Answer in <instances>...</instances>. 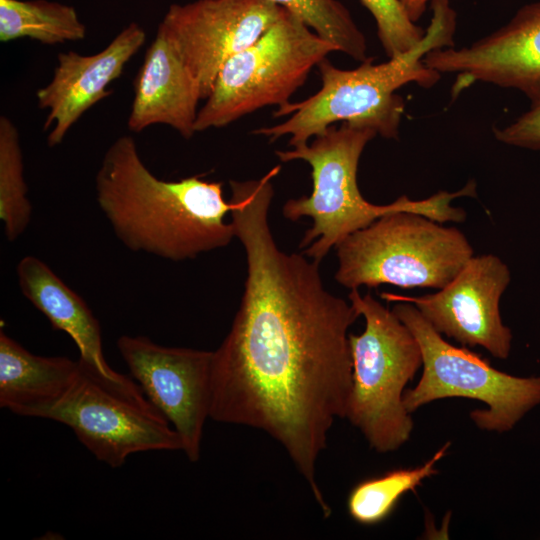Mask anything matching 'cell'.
<instances>
[{
    "instance_id": "12",
    "label": "cell",
    "mask_w": 540,
    "mask_h": 540,
    "mask_svg": "<svg viewBox=\"0 0 540 540\" xmlns=\"http://www.w3.org/2000/svg\"><path fill=\"white\" fill-rule=\"evenodd\" d=\"M510 281L508 266L498 256L484 254L471 257L437 293L419 297L382 293V297L409 302L441 335L506 359L513 336L502 322L499 302Z\"/></svg>"
},
{
    "instance_id": "21",
    "label": "cell",
    "mask_w": 540,
    "mask_h": 540,
    "mask_svg": "<svg viewBox=\"0 0 540 540\" xmlns=\"http://www.w3.org/2000/svg\"><path fill=\"white\" fill-rule=\"evenodd\" d=\"M301 19L316 34L334 45L338 52L363 62L367 42L349 10L338 0H267Z\"/></svg>"
},
{
    "instance_id": "9",
    "label": "cell",
    "mask_w": 540,
    "mask_h": 540,
    "mask_svg": "<svg viewBox=\"0 0 540 540\" xmlns=\"http://www.w3.org/2000/svg\"><path fill=\"white\" fill-rule=\"evenodd\" d=\"M79 363L74 384L46 419L68 426L97 460L112 468L135 453L182 450L175 429L135 380L110 378Z\"/></svg>"
},
{
    "instance_id": "14",
    "label": "cell",
    "mask_w": 540,
    "mask_h": 540,
    "mask_svg": "<svg viewBox=\"0 0 540 540\" xmlns=\"http://www.w3.org/2000/svg\"><path fill=\"white\" fill-rule=\"evenodd\" d=\"M145 41V30L131 22L93 55L75 51L57 55L52 79L36 92L38 107L48 110L43 130L51 128L47 136L50 147L61 144L82 115L112 93L107 86L121 76Z\"/></svg>"
},
{
    "instance_id": "22",
    "label": "cell",
    "mask_w": 540,
    "mask_h": 540,
    "mask_svg": "<svg viewBox=\"0 0 540 540\" xmlns=\"http://www.w3.org/2000/svg\"><path fill=\"white\" fill-rule=\"evenodd\" d=\"M375 19L381 45L389 58L398 56L424 37L425 31L406 14L399 0H360Z\"/></svg>"
},
{
    "instance_id": "8",
    "label": "cell",
    "mask_w": 540,
    "mask_h": 540,
    "mask_svg": "<svg viewBox=\"0 0 540 540\" xmlns=\"http://www.w3.org/2000/svg\"><path fill=\"white\" fill-rule=\"evenodd\" d=\"M396 302L392 311L410 329L422 352V376L403 395L409 413L438 399L469 398L488 407L471 412L474 423L503 433L540 404V375L519 377L495 369L467 348L444 340L413 304Z\"/></svg>"
},
{
    "instance_id": "2",
    "label": "cell",
    "mask_w": 540,
    "mask_h": 540,
    "mask_svg": "<svg viewBox=\"0 0 540 540\" xmlns=\"http://www.w3.org/2000/svg\"><path fill=\"white\" fill-rule=\"evenodd\" d=\"M95 191L116 237L134 252L178 262L226 247L235 237L232 222L225 221L232 204L224 198L222 182L157 178L129 135L106 150Z\"/></svg>"
},
{
    "instance_id": "17",
    "label": "cell",
    "mask_w": 540,
    "mask_h": 540,
    "mask_svg": "<svg viewBox=\"0 0 540 540\" xmlns=\"http://www.w3.org/2000/svg\"><path fill=\"white\" fill-rule=\"evenodd\" d=\"M79 368V359L33 354L1 329L0 407L46 419L74 384Z\"/></svg>"
},
{
    "instance_id": "18",
    "label": "cell",
    "mask_w": 540,
    "mask_h": 540,
    "mask_svg": "<svg viewBox=\"0 0 540 540\" xmlns=\"http://www.w3.org/2000/svg\"><path fill=\"white\" fill-rule=\"evenodd\" d=\"M86 26L71 5L48 0H0V41L21 38L45 45L80 41Z\"/></svg>"
},
{
    "instance_id": "11",
    "label": "cell",
    "mask_w": 540,
    "mask_h": 540,
    "mask_svg": "<svg viewBox=\"0 0 540 540\" xmlns=\"http://www.w3.org/2000/svg\"><path fill=\"white\" fill-rule=\"evenodd\" d=\"M284 10L267 0H196L170 5L159 27L206 99L225 62L265 34Z\"/></svg>"
},
{
    "instance_id": "23",
    "label": "cell",
    "mask_w": 540,
    "mask_h": 540,
    "mask_svg": "<svg viewBox=\"0 0 540 540\" xmlns=\"http://www.w3.org/2000/svg\"><path fill=\"white\" fill-rule=\"evenodd\" d=\"M495 138L507 145L540 151V100L510 124L493 129Z\"/></svg>"
},
{
    "instance_id": "20",
    "label": "cell",
    "mask_w": 540,
    "mask_h": 540,
    "mask_svg": "<svg viewBox=\"0 0 540 540\" xmlns=\"http://www.w3.org/2000/svg\"><path fill=\"white\" fill-rule=\"evenodd\" d=\"M23 153L16 125L0 117V219L9 241H15L30 224L32 205L27 196Z\"/></svg>"
},
{
    "instance_id": "24",
    "label": "cell",
    "mask_w": 540,
    "mask_h": 540,
    "mask_svg": "<svg viewBox=\"0 0 540 540\" xmlns=\"http://www.w3.org/2000/svg\"><path fill=\"white\" fill-rule=\"evenodd\" d=\"M408 17L416 22L425 13L430 0H399Z\"/></svg>"
},
{
    "instance_id": "4",
    "label": "cell",
    "mask_w": 540,
    "mask_h": 540,
    "mask_svg": "<svg viewBox=\"0 0 540 540\" xmlns=\"http://www.w3.org/2000/svg\"><path fill=\"white\" fill-rule=\"evenodd\" d=\"M376 135L370 128L343 122L338 128L330 126L310 144L276 152L282 162L303 160L311 166V195L289 199L282 211L293 222L302 217L312 218L313 225L299 247L315 262L320 263L332 247L350 234L389 213L414 212L440 223H460L466 219V212L453 207L451 202L462 196H475L474 181L457 192L440 191L422 200L403 195L386 205L368 202L359 190L357 170L365 146Z\"/></svg>"
},
{
    "instance_id": "15",
    "label": "cell",
    "mask_w": 540,
    "mask_h": 540,
    "mask_svg": "<svg viewBox=\"0 0 540 540\" xmlns=\"http://www.w3.org/2000/svg\"><path fill=\"white\" fill-rule=\"evenodd\" d=\"M200 86L165 31L158 26L134 82L128 128L139 133L162 124L190 139L202 100Z\"/></svg>"
},
{
    "instance_id": "1",
    "label": "cell",
    "mask_w": 540,
    "mask_h": 540,
    "mask_svg": "<svg viewBox=\"0 0 540 540\" xmlns=\"http://www.w3.org/2000/svg\"><path fill=\"white\" fill-rule=\"evenodd\" d=\"M275 176L230 181L247 277L230 331L213 351L210 418L279 442L328 517L316 464L334 421L346 417L348 330L360 315L324 287L318 262L277 246L268 220Z\"/></svg>"
},
{
    "instance_id": "10",
    "label": "cell",
    "mask_w": 540,
    "mask_h": 540,
    "mask_svg": "<svg viewBox=\"0 0 540 540\" xmlns=\"http://www.w3.org/2000/svg\"><path fill=\"white\" fill-rule=\"evenodd\" d=\"M117 348L132 378L179 435L182 451L197 462L210 418L213 351L166 347L129 335L117 340Z\"/></svg>"
},
{
    "instance_id": "16",
    "label": "cell",
    "mask_w": 540,
    "mask_h": 540,
    "mask_svg": "<svg viewBox=\"0 0 540 540\" xmlns=\"http://www.w3.org/2000/svg\"><path fill=\"white\" fill-rule=\"evenodd\" d=\"M16 273L23 296L49 320L54 329L73 339L80 353L79 359L110 378L123 376L107 363L99 321L81 296L35 256L23 257L17 264Z\"/></svg>"
},
{
    "instance_id": "19",
    "label": "cell",
    "mask_w": 540,
    "mask_h": 540,
    "mask_svg": "<svg viewBox=\"0 0 540 540\" xmlns=\"http://www.w3.org/2000/svg\"><path fill=\"white\" fill-rule=\"evenodd\" d=\"M447 448L448 444L419 467L388 471L358 483L348 496L350 516L363 525H374L385 520L406 492L415 490L425 478L437 473L435 464L444 456Z\"/></svg>"
},
{
    "instance_id": "6",
    "label": "cell",
    "mask_w": 540,
    "mask_h": 540,
    "mask_svg": "<svg viewBox=\"0 0 540 540\" xmlns=\"http://www.w3.org/2000/svg\"><path fill=\"white\" fill-rule=\"evenodd\" d=\"M336 281L348 289L390 284L441 289L473 257L466 236L422 214L389 213L336 246Z\"/></svg>"
},
{
    "instance_id": "3",
    "label": "cell",
    "mask_w": 540,
    "mask_h": 540,
    "mask_svg": "<svg viewBox=\"0 0 540 540\" xmlns=\"http://www.w3.org/2000/svg\"><path fill=\"white\" fill-rule=\"evenodd\" d=\"M432 17L423 39L410 50L373 64L368 58L355 69H339L327 58L319 71L322 86L301 102H289L278 108L274 117L289 116L253 134L273 142L289 135L292 148L307 144L336 122L370 128L387 139H397L404 113V101L396 91L409 83L422 87L436 84L441 74L427 67L425 55L433 49L454 46L456 12L449 0H431Z\"/></svg>"
},
{
    "instance_id": "13",
    "label": "cell",
    "mask_w": 540,
    "mask_h": 540,
    "mask_svg": "<svg viewBox=\"0 0 540 540\" xmlns=\"http://www.w3.org/2000/svg\"><path fill=\"white\" fill-rule=\"evenodd\" d=\"M423 61L440 74L457 75L453 95L479 81L539 101L540 2L524 5L506 25L470 46L436 48Z\"/></svg>"
},
{
    "instance_id": "5",
    "label": "cell",
    "mask_w": 540,
    "mask_h": 540,
    "mask_svg": "<svg viewBox=\"0 0 540 540\" xmlns=\"http://www.w3.org/2000/svg\"><path fill=\"white\" fill-rule=\"evenodd\" d=\"M348 299L365 319V329L349 334L352 386L346 417L371 448H400L413 429L403 403L405 386L422 366L420 345L410 329L370 294L351 289Z\"/></svg>"
},
{
    "instance_id": "7",
    "label": "cell",
    "mask_w": 540,
    "mask_h": 540,
    "mask_svg": "<svg viewBox=\"0 0 540 540\" xmlns=\"http://www.w3.org/2000/svg\"><path fill=\"white\" fill-rule=\"evenodd\" d=\"M338 52L286 9L257 41L225 62L205 104L196 132L225 127L266 106L281 108L328 54Z\"/></svg>"
}]
</instances>
